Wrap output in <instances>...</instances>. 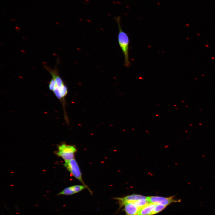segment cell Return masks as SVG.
Listing matches in <instances>:
<instances>
[{
	"label": "cell",
	"mask_w": 215,
	"mask_h": 215,
	"mask_svg": "<svg viewBox=\"0 0 215 215\" xmlns=\"http://www.w3.org/2000/svg\"><path fill=\"white\" fill-rule=\"evenodd\" d=\"M119 31L118 36V42L119 47L123 53L124 59V66L125 67H129L130 65L129 56V39L128 34L122 29L119 17L116 18Z\"/></svg>",
	"instance_id": "obj_1"
},
{
	"label": "cell",
	"mask_w": 215,
	"mask_h": 215,
	"mask_svg": "<svg viewBox=\"0 0 215 215\" xmlns=\"http://www.w3.org/2000/svg\"><path fill=\"white\" fill-rule=\"evenodd\" d=\"M76 151L77 149L74 146L63 143L58 146L56 153L65 161H67L75 159Z\"/></svg>",
	"instance_id": "obj_2"
},
{
	"label": "cell",
	"mask_w": 215,
	"mask_h": 215,
	"mask_svg": "<svg viewBox=\"0 0 215 215\" xmlns=\"http://www.w3.org/2000/svg\"><path fill=\"white\" fill-rule=\"evenodd\" d=\"M63 165L71 175L78 180L83 185L85 186L91 193V191L83 180L80 169L76 159H74L70 161H65Z\"/></svg>",
	"instance_id": "obj_3"
},
{
	"label": "cell",
	"mask_w": 215,
	"mask_h": 215,
	"mask_svg": "<svg viewBox=\"0 0 215 215\" xmlns=\"http://www.w3.org/2000/svg\"><path fill=\"white\" fill-rule=\"evenodd\" d=\"M47 70L50 73L52 78L54 79L56 82V85L59 88L63 101L64 102V98L67 96L68 89L64 82L59 76L57 70L56 68L52 69L46 67Z\"/></svg>",
	"instance_id": "obj_4"
},
{
	"label": "cell",
	"mask_w": 215,
	"mask_h": 215,
	"mask_svg": "<svg viewBox=\"0 0 215 215\" xmlns=\"http://www.w3.org/2000/svg\"><path fill=\"white\" fill-rule=\"evenodd\" d=\"M147 199L149 203L160 204L166 206L171 203L179 202L180 201L179 199H175L174 196L169 197L150 196L147 197Z\"/></svg>",
	"instance_id": "obj_5"
},
{
	"label": "cell",
	"mask_w": 215,
	"mask_h": 215,
	"mask_svg": "<svg viewBox=\"0 0 215 215\" xmlns=\"http://www.w3.org/2000/svg\"><path fill=\"white\" fill-rule=\"evenodd\" d=\"M119 203L121 206H124L126 215H137L140 210L132 202H124Z\"/></svg>",
	"instance_id": "obj_6"
},
{
	"label": "cell",
	"mask_w": 215,
	"mask_h": 215,
	"mask_svg": "<svg viewBox=\"0 0 215 215\" xmlns=\"http://www.w3.org/2000/svg\"><path fill=\"white\" fill-rule=\"evenodd\" d=\"M147 197L141 195L133 194L123 197H115L114 199L118 200L119 203H121L124 202H132L140 199L146 198Z\"/></svg>",
	"instance_id": "obj_7"
},
{
	"label": "cell",
	"mask_w": 215,
	"mask_h": 215,
	"mask_svg": "<svg viewBox=\"0 0 215 215\" xmlns=\"http://www.w3.org/2000/svg\"><path fill=\"white\" fill-rule=\"evenodd\" d=\"M156 204L149 203L141 208L137 215H152Z\"/></svg>",
	"instance_id": "obj_8"
},
{
	"label": "cell",
	"mask_w": 215,
	"mask_h": 215,
	"mask_svg": "<svg viewBox=\"0 0 215 215\" xmlns=\"http://www.w3.org/2000/svg\"><path fill=\"white\" fill-rule=\"evenodd\" d=\"M72 186L66 187L58 193L57 195H71L75 194Z\"/></svg>",
	"instance_id": "obj_9"
},
{
	"label": "cell",
	"mask_w": 215,
	"mask_h": 215,
	"mask_svg": "<svg viewBox=\"0 0 215 215\" xmlns=\"http://www.w3.org/2000/svg\"><path fill=\"white\" fill-rule=\"evenodd\" d=\"M132 202L133 203L134 205H135L136 207L140 209L149 203V202L147 200V198L140 199Z\"/></svg>",
	"instance_id": "obj_10"
},
{
	"label": "cell",
	"mask_w": 215,
	"mask_h": 215,
	"mask_svg": "<svg viewBox=\"0 0 215 215\" xmlns=\"http://www.w3.org/2000/svg\"><path fill=\"white\" fill-rule=\"evenodd\" d=\"M166 206L160 204L155 205L154 210L152 213V215H153L158 213L163 210Z\"/></svg>",
	"instance_id": "obj_11"
},
{
	"label": "cell",
	"mask_w": 215,
	"mask_h": 215,
	"mask_svg": "<svg viewBox=\"0 0 215 215\" xmlns=\"http://www.w3.org/2000/svg\"><path fill=\"white\" fill-rule=\"evenodd\" d=\"M76 194L77 193L84 189L87 188L84 185H76L72 186Z\"/></svg>",
	"instance_id": "obj_12"
},
{
	"label": "cell",
	"mask_w": 215,
	"mask_h": 215,
	"mask_svg": "<svg viewBox=\"0 0 215 215\" xmlns=\"http://www.w3.org/2000/svg\"><path fill=\"white\" fill-rule=\"evenodd\" d=\"M56 82L55 80L52 78L49 82L48 85L50 91H53L56 86Z\"/></svg>",
	"instance_id": "obj_13"
}]
</instances>
